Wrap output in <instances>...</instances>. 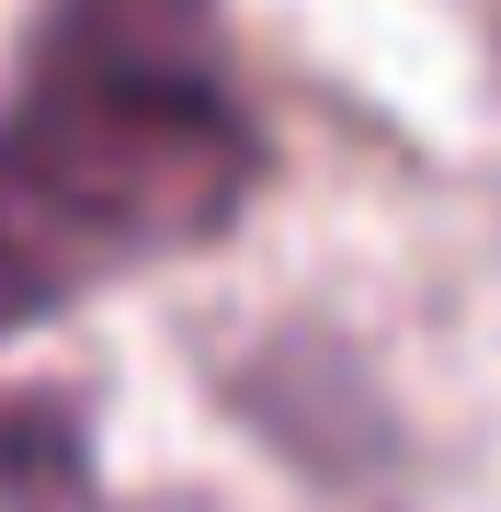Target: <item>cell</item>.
Listing matches in <instances>:
<instances>
[{
    "label": "cell",
    "mask_w": 501,
    "mask_h": 512,
    "mask_svg": "<svg viewBox=\"0 0 501 512\" xmlns=\"http://www.w3.org/2000/svg\"><path fill=\"white\" fill-rule=\"evenodd\" d=\"M274 137L217 0H35L0 92V342L217 251Z\"/></svg>",
    "instance_id": "obj_1"
},
{
    "label": "cell",
    "mask_w": 501,
    "mask_h": 512,
    "mask_svg": "<svg viewBox=\"0 0 501 512\" xmlns=\"http://www.w3.org/2000/svg\"><path fill=\"white\" fill-rule=\"evenodd\" d=\"M0 512H103L92 410L69 387H12L0 399Z\"/></svg>",
    "instance_id": "obj_2"
}]
</instances>
